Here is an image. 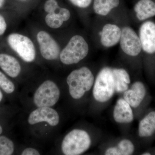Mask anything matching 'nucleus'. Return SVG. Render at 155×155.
I'll return each instance as SVG.
<instances>
[{"label":"nucleus","mask_w":155,"mask_h":155,"mask_svg":"<svg viewBox=\"0 0 155 155\" xmlns=\"http://www.w3.org/2000/svg\"><path fill=\"white\" fill-rule=\"evenodd\" d=\"M91 91L93 99L98 107L110 101L116 94L113 67L106 66L100 69L95 78Z\"/></svg>","instance_id":"f257e3e1"},{"label":"nucleus","mask_w":155,"mask_h":155,"mask_svg":"<svg viewBox=\"0 0 155 155\" xmlns=\"http://www.w3.org/2000/svg\"><path fill=\"white\" fill-rule=\"evenodd\" d=\"M95 78L91 69L85 66L70 72L67 76V83L71 97L74 100H80L92 91Z\"/></svg>","instance_id":"f03ea898"},{"label":"nucleus","mask_w":155,"mask_h":155,"mask_svg":"<svg viewBox=\"0 0 155 155\" xmlns=\"http://www.w3.org/2000/svg\"><path fill=\"white\" fill-rule=\"evenodd\" d=\"M92 139L86 130L74 129L65 136L61 144V150L65 155H79L90 149Z\"/></svg>","instance_id":"7ed1b4c3"},{"label":"nucleus","mask_w":155,"mask_h":155,"mask_svg":"<svg viewBox=\"0 0 155 155\" xmlns=\"http://www.w3.org/2000/svg\"><path fill=\"white\" fill-rule=\"evenodd\" d=\"M89 51V46L81 35H76L70 38L60 53V59L63 64H77L86 58Z\"/></svg>","instance_id":"20e7f679"},{"label":"nucleus","mask_w":155,"mask_h":155,"mask_svg":"<svg viewBox=\"0 0 155 155\" xmlns=\"http://www.w3.org/2000/svg\"><path fill=\"white\" fill-rule=\"evenodd\" d=\"M61 95L60 89L55 82L46 80L37 89L33 96V102L37 107H53Z\"/></svg>","instance_id":"39448f33"},{"label":"nucleus","mask_w":155,"mask_h":155,"mask_svg":"<svg viewBox=\"0 0 155 155\" xmlns=\"http://www.w3.org/2000/svg\"><path fill=\"white\" fill-rule=\"evenodd\" d=\"M8 43L11 48L26 62L34 61L36 55L33 42L28 37L18 33H12L8 38Z\"/></svg>","instance_id":"423d86ee"},{"label":"nucleus","mask_w":155,"mask_h":155,"mask_svg":"<svg viewBox=\"0 0 155 155\" xmlns=\"http://www.w3.org/2000/svg\"><path fill=\"white\" fill-rule=\"evenodd\" d=\"M119 44L122 52L129 57H137L142 50L138 35L129 26H125L122 28V34Z\"/></svg>","instance_id":"0eeeda50"},{"label":"nucleus","mask_w":155,"mask_h":155,"mask_svg":"<svg viewBox=\"0 0 155 155\" xmlns=\"http://www.w3.org/2000/svg\"><path fill=\"white\" fill-rule=\"evenodd\" d=\"M37 39L43 58L48 61L58 59L61 53L60 46L49 34L44 31H40L37 35Z\"/></svg>","instance_id":"6e6552de"},{"label":"nucleus","mask_w":155,"mask_h":155,"mask_svg":"<svg viewBox=\"0 0 155 155\" xmlns=\"http://www.w3.org/2000/svg\"><path fill=\"white\" fill-rule=\"evenodd\" d=\"M147 91L142 81H136L131 83L128 89L122 94V97L135 111L141 107L145 100Z\"/></svg>","instance_id":"1a4fd4ad"},{"label":"nucleus","mask_w":155,"mask_h":155,"mask_svg":"<svg viewBox=\"0 0 155 155\" xmlns=\"http://www.w3.org/2000/svg\"><path fill=\"white\" fill-rule=\"evenodd\" d=\"M112 115L114 122L122 125L131 124L135 118L133 108L122 96L116 100L113 108Z\"/></svg>","instance_id":"9d476101"},{"label":"nucleus","mask_w":155,"mask_h":155,"mask_svg":"<svg viewBox=\"0 0 155 155\" xmlns=\"http://www.w3.org/2000/svg\"><path fill=\"white\" fill-rule=\"evenodd\" d=\"M138 35L143 51L149 54H155V22L151 21L143 22L140 27Z\"/></svg>","instance_id":"9b49d317"},{"label":"nucleus","mask_w":155,"mask_h":155,"mask_svg":"<svg viewBox=\"0 0 155 155\" xmlns=\"http://www.w3.org/2000/svg\"><path fill=\"white\" fill-rule=\"evenodd\" d=\"M28 122L31 125L46 122L51 126H55L59 124L60 117L58 112L50 107H38L31 113Z\"/></svg>","instance_id":"f8f14e48"},{"label":"nucleus","mask_w":155,"mask_h":155,"mask_svg":"<svg viewBox=\"0 0 155 155\" xmlns=\"http://www.w3.org/2000/svg\"><path fill=\"white\" fill-rule=\"evenodd\" d=\"M122 28L117 24L107 23L103 26L100 32L101 44L107 48H113L119 44Z\"/></svg>","instance_id":"ddd939ff"},{"label":"nucleus","mask_w":155,"mask_h":155,"mask_svg":"<svg viewBox=\"0 0 155 155\" xmlns=\"http://www.w3.org/2000/svg\"><path fill=\"white\" fill-rule=\"evenodd\" d=\"M135 150L134 142L131 139L124 137L106 147L103 153L106 155H130Z\"/></svg>","instance_id":"4468645a"},{"label":"nucleus","mask_w":155,"mask_h":155,"mask_svg":"<svg viewBox=\"0 0 155 155\" xmlns=\"http://www.w3.org/2000/svg\"><path fill=\"white\" fill-rule=\"evenodd\" d=\"M155 134V110L147 113L139 122L137 135L142 139L151 137Z\"/></svg>","instance_id":"2eb2a0df"},{"label":"nucleus","mask_w":155,"mask_h":155,"mask_svg":"<svg viewBox=\"0 0 155 155\" xmlns=\"http://www.w3.org/2000/svg\"><path fill=\"white\" fill-rule=\"evenodd\" d=\"M113 71L116 93L122 94L128 89L132 83L130 74L126 69L122 67H113Z\"/></svg>","instance_id":"dca6fc26"},{"label":"nucleus","mask_w":155,"mask_h":155,"mask_svg":"<svg viewBox=\"0 0 155 155\" xmlns=\"http://www.w3.org/2000/svg\"><path fill=\"white\" fill-rule=\"evenodd\" d=\"M136 17L143 21L155 16V2L152 0H139L134 7Z\"/></svg>","instance_id":"f3484780"},{"label":"nucleus","mask_w":155,"mask_h":155,"mask_svg":"<svg viewBox=\"0 0 155 155\" xmlns=\"http://www.w3.org/2000/svg\"><path fill=\"white\" fill-rule=\"evenodd\" d=\"M0 67L12 78L18 76L21 70V66L17 59L7 54H0Z\"/></svg>","instance_id":"a211bd4d"},{"label":"nucleus","mask_w":155,"mask_h":155,"mask_svg":"<svg viewBox=\"0 0 155 155\" xmlns=\"http://www.w3.org/2000/svg\"><path fill=\"white\" fill-rule=\"evenodd\" d=\"M120 0H94L93 9L95 14L101 17H106L111 11L119 6Z\"/></svg>","instance_id":"6ab92c4d"},{"label":"nucleus","mask_w":155,"mask_h":155,"mask_svg":"<svg viewBox=\"0 0 155 155\" xmlns=\"http://www.w3.org/2000/svg\"><path fill=\"white\" fill-rule=\"evenodd\" d=\"M14 146L13 142L8 137L0 136V155H11L14 153Z\"/></svg>","instance_id":"aec40b11"},{"label":"nucleus","mask_w":155,"mask_h":155,"mask_svg":"<svg viewBox=\"0 0 155 155\" xmlns=\"http://www.w3.org/2000/svg\"><path fill=\"white\" fill-rule=\"evenodd\" d=\"M45 21L47 25L52 28H60L64 22L57 12L48 14L45 18Z\"/></svg>","instance_id":"412c9836"},{"label":"nucleus","mask_w":155,"mask_h":155,"mask_svg":"<svg viewBox=\"0 0 155 155\" xmlns=\"http://www.w3.org/2000/svg\"><path fill=\"white\" fill-rule=\"evenodd\" d=\"M0 87L7 94L12 93L15 90L14 83L1 71H0Z\"/></svg>","instance_id":"4be33fe9"},{"label":"nucleus","mask_w":155,"mask_h":155,"mask_svg":"<svg viewBox=\"0 0 155 155\" xmlns=\"http://www.w3.org/2000/svg\"><path fill=\"white\" fill-rule=\"evenodd\" d=\"M60 8L56 0H47L44 5V10L48 14L57 12Z\"/></svg>","instance_id":"5701e85b"},{"label":"nucleus","mask_w":155,"mask_h":155,"mask_svg":"<svg viewBox=\"0 0 155 155\" xmlns=\"http://www.w3.org/2000/svg\"><path fill=\"white\" fill-rule=\"evenodd\" d=\"M72 5L80 8H86L90 5L92 0H69Z\"/></svg>","instance_id":"b1692460"},{"label":"nucleus","mask_w":155,"mask_h":155,"mask_svg":"<svg viewBox=\"0 0 155 155\" xmlns=\"http://www.w3.org/2000/svg\"><path fill=\"white\" fill-rule=\"evenodd\" d=\"M58 13L59 17L62 19L64 22L68 21L71 17V13L68 9L66 8H60L58 9Z\"/></svg>","instance_id":"393cba45"},{"label":"nucleus","mask_w":155,"mask_h":155,"mask_svg":"<svg viewBox=\"0 0 155 155\" xmlns=\"http://www.w3.org/2000/svg\"><path fill=\"white\" fill-rule=\"evenodd\" d=\"M22 155H39L40 153L38 150L33 148H27L23 150Z\"/></svg>","instance_id":"a878e982"},{"label":"nucleus","mask_w":155,"mask_h":155,"mask_svg":"<svg viewBox=\"0 0 155 155\" xmlns=\"http://www.w3.org/2000/svg\"><path fill=\"white\" fill-rule=\"evenodd\" d=\"M7 29V23L5 18L0 15V35H2Z\"/></svg>","instance_id":"bb28decb"},{"label":"nucleus","mask_w":155,"mask_h":155,"mask_svg":"<svg viewBox=\"0 0 155 155\" xmlns=\"http://www.w3.org/2000/svg\"><path fill=\"white\" fill-rule=\"evenodd\" d=\"M141 155H152V153L150 152L149 151H145L144 152L142 153Z\"/></svg>","instance_id":"cd10ccee"},{"label":"nucleus","mask_w":155,"mask_h":155,"mask_svg":"<svg viewBox=\"0 0 155 155\" xmlns=\"http://www.w3.org/2000/svg\"><path fill=\"white\" fill-rule=\"evenodd\" d=\"M5 3V0H0V8L4 5Z\"/></svg>","instance_id":"c85d7f7f"},{"label":"nucleus","mask_w":155,"mask_h":155,"mask_svg":"<svg viewBox=\"0 0 155 155\" xmlns=\"http://www.w3.org/2000/svg\"><path fill=\"white\" fill-rule=\"evenodd\" d=\"M3 98V94H2V92L0 91V102L2 101V99Z\"/></svg>","instance_id":"c756f323"},{"label":"nucleus","mask_w":155,"mask_h":155,"mask_svg":"<svg viewBox=\"0 0 155 155\" xmlns=\"http://www.w3.org/2000/svg\"><path fill=\"white\" fill-rule=\"evenodd\" d=\"M2 127L0 126V134L2 133Z\"/></svg>","instance_id":"7c9ffc66"},{"label":"nucleus","mask_w":155,"mask_h":155,"mask_svg":"<svg viewBox=\"0 0 155 155\" xmlns=\"http://www.w3.org/2000/svg\"><path fill=\"white\" fill-rule=\"evenodd\" d=\"M19 1H22V2H25V1H28V0H19Z\"/></svg>","instance_id":"2f4dec72"}]
</instances>
